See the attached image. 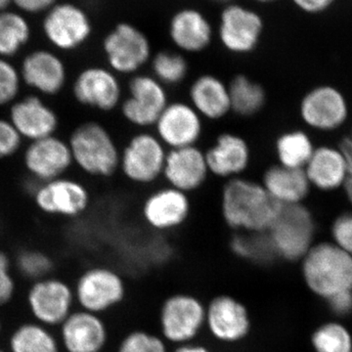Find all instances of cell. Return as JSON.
Masks as SVG:
<instances>
[{
	"mask_svg": "<svg viewBox=\"0 0 352 352\" xmlns=\"http://www.w3.org/2000/svg\"><path fill=\"white\" fill-rule=\"evenodd\" d=\"M59 328L60 344L66 352H103L107 346L108 326L101 315L74 310Z\"/></svg>",
	"mask_w": 352,
	"mask_h": 352,
	"instance_id": "22",
	"label": "cell"
},
{
	"mask_svg": "<svg viewBox=\"0 0 352 352\" xmlns=\"http://www.w3.org/2000/svg\"><path fill=\"white\" fill-rule=\"evenodd\" d=\"M259 182L280 205L302 204L309 192L310 183L303 168L273 164L261 173Z\"/></svg>",
	"mask_w": 352,
	"mask_h": 352,
	"instance_id": "27",
	"label": "cell"
},
{
	"mask_svg": "<svg viewBox=\"0 0 352 352\" xmlns=\"http://www.w3.org/2000/svg\"><path fill=\"white\" fill-rule=\"evenodd\" d=\"M329 305L337 314H346L352 310V291L342 292L328 298Z\"/></svg>",
	"mask_w": 352,
	"mask_h": 352,
	"instance_id": "43",
	"label": "cell"
},
{
	"mask_svg": "<svg viewBox=\"0 0 352 352\" xmlns=\"http://www.w3.org/2000/svg\"><path fill=\"white\" fill-rule=\"evenodd\" d=\"M263 32L261 16L240 4H229L220 15L217 36L222 47L237 56L251 54L258 48Z\"/></svg>",
	"mask_w": 352,
	"mask_h": 352,
	"instance_id": "17",
	"label": "cell"
},
{
	"mask_svg": "<svg viewBox=\"0 0 352 352\" xmlns=\"http://www.w3.org/2000/svg\"><path fill=\"white\" fill-rule=\"evenodd\" d=\"M228 80L231 117L250 120L258 117L267 104V91L256 78L245 73L234 74Z\"/></svg>",
	"mask_w": 352,
	"mask_h": 352,
	"instance_id": "28",
	"label": "cell"
},
{
	"mask_svg": "<svg viewBox=\"0 0 352 352\" xmlns=\"http://www.w3.org/2000/svg\"><path fill=\"white\" fill-rule=\"evenodd\" d=\"M346 164V178H344V186L346 189L347 198L352 204V140L351 138L344 139L340 148Z\"/></svg>",
	"mask_w": 352,
	"mask_h": 352,
	"instance_id": "42",
	"label": "cell"
},
{
	"mask_svg": "<svg viewBox=\"0 0 352 352\" xmlns=\"http://www.w3.org/2000/svg\"><path fill=\"white\" fill-rule=\"evenodd\" d=\"M168 36L175 50L188 56L208 50L214 41V32L203 13L186 8L178 11L171 18Z\"/></svg>",
	"mask_w": 352,
	"mask_h": 352,
	"instance_id": "26",
	"label": "cell"
},
{
	"mask_svg": "<svg viewBox=\"0 0 352 352\" xmlns=\"http://www.w3.org/2000/svg\"><path fill=\"white\" fill-rule=\"evenodd\" d=\"M8 120L22 138L31 142L55 135L60 124L54 109L36 95L14 102L10 106Z\"/></svg>",
	"mask_w": 352,
	"mask_h": 352,
	"instance_id": "23",
	"label": "cell"
},
{
	"mask_svg": "<svg viewBox=\"0 0 352 352\" xmlns=\"http://www.w3.org/2000/svg\"><path fill=\"white\" fill-rule=\"evenodd\" d=\"M302 274L308 288L325 298L352 291V256L337 245L310 248L303 256Z\"/></svg>",
	"mask_w": 352,
	"mask_h": 352,
	"instance_id": "5",
	"label": "cell"
},
{
	"mask_svg": "<svg viewBox=\"0 0 352 352\" xmlns=\"http://www.w3.org/2000/svg\"><path fill=\"white\" fill-rule=\"evenodd\" d=\"M148 68V72L170 91L186 87L191 78L188 58L175 50H164L154 53Z\"/></svg>",
	"mask_w": 352,
	"mask_h": 352,
	"instance_id": "30",
	"label": "cell"
},
{
	"mask_svg": "<svg viewBox=\"0 0 352 352\" xmlns=\"http://www.w3.org/2000/svg\"><path fill=\"white\" fill-rule=\"evenodd\" d=\"M351 140H352V138H351Z\"/></svg>",
	"mask_w": 352,
	"mask_h": 352,
	"instance_id": "52",
	"label": "cell"
},
{
	"mask_svg": "<svg viewBox=\"0 0 352 352\" xmlns=\"http://www.w3.org/2000/svg\"><path fill=\"white\" fill-rule=\"evenodd\" d=\"M333 237L336 245L352 256V214L340 215L333 222Z\"/></svg>",
	"mask_w": 352,
	"mask_h": 352,
	"instance_id": "41",
	"label": "cell"
},
{
	"mask_svg": "<svg viewBox=\"0 0 352 352\" xmlns=\"http://www.w3.org/2000/svg\"><path fill=\"white\" fill-rule=\"evenodd\" d=\"M160 335L168 344H191L206 327V305L190 293L166 296L160 307Z\"/></svg>",
	"mask_w": 352,
	"mask_h": 352,
	"instance_id": "7",
	"label": "cell"
},
{
	"mask_svg": "<svg viewBox=\"0 0 352 352\" xmlns=\"http://www.w3.org/2000/svg\"><path fill=\"white\" fill-rule=\"evenodd\" d=\"M76 303L91 314L103 315L126 300V280L109 266H92L83 271L74 287Z\"/></svg>",
	"mask_w": 352,
	"mask_h": 352,
	"instance_id": "9",
	"label": "cell"
},
{
	"mask_svg": "<svg viewBox=\"0 0 352 352\" xmlns=\"http://www.w3.org/2000/svg\"><path fill=\"white\" fill-rule=\"evenodd\" d=\"M204 150L212 179L222 183L249 175L254 149L245 134L232 129L219 131Z\"/></svg>",
	"mask_w": 352,
	"mask_h": 352,
	"instance_id": "11",
	"label": "cell"
},
{
	"mask_svg": "<svg viewBox=\"0 0 352 352\" xmlns=\"http://www.w3.org/2000/svg\"><path fill=\"white\" fill-rule=\"evenodd\" d=\"M282 208L259 179L250 175L222 182L220 186V219L232 232H267Z\"/></svg>",
	"mask_w": 352,
	"mask_h": 352,
	"instance_id": "1",
	"label": "cell"
},
{
	"mask_svg": "<svg viewBox=\"0 0 352 352\" xmlns=\"http://www.w3.org/2000/svg\"><path fill=\"white\" fill-rule=\"evenodd\" d=\"M43 31L55 47L71 51L87 43L92 28L89 18L80 7L63 3L50 9L43 21Z\"/></svg>",
	"mask_w": 352,
	"mask_h": 352,
	"instance_id": "21",
	"label": "cell"
},
{
	"mask_svg": "<svg viewBox=\"0 0 352 352\" xmlns=\"http://www.w3.org/2000/svg\"><path fill=\"white\" fill-rule=\"evenodd\" d=\"M314 149L309 138L302 131H289L280 134L274 143L277 164L305 170Z\"/></svg>",
	"mask_w": 352,
	"mask_h": 352,
	"instance_id": "32",
	"label": "cell"
},
{
	"mask_svg": "<svg viewBox=\"0 0 352 352\" xmlns=\"http://www.w3.org/2000/svg\"><path fill=\"white\" fill-rule=\"evenodd\" d=\"M23 163L32 179L39 183L62 177L74 164L68 141L56 135L32 141Z\"/></svg>",
	"mask_w": 352,
	"mask_h": 352,
	"instance_id": "20",
	"label": "cell"
},
{
	"mask_svg": "<svg viewBox=\"0 0 352 352\" xmlns=\"http://www.w3.org/2000/svg\"><path fill=\"white\" fill-rule=\"evenodd\" d=\"M2 333V321L1 318H0V335H1Z\"/></svg>",
	"mask_w": 352,
	"mask_h": 352,
	"instance_id": "50",
	"label": "cell"
},
{
	"mask_svg": "<svg viewBox=\"0 0 352 352\" xmlns=\"http://www.w3.org/2000/svg\"><path fill=\"white\" fill-rule=\"evenodd\" d=\"M22 136L10 120L0 118V161L17 154L22 146Z\"/></svg>",
	"mask_w": 352,
	"mask_h": 352,
	"instance_id": "39",
	"label": "cell"
},
{
	"mask_svg": "<svg viewBox=\"0 0 352 352\" xmlns=\"http://www.w3.org/2000/svg\"><path fill=\"white\" fill-rule=\"evenodd\" d=\"M20 9L25 12L36 13L50 8L55 0H12Z\"/></svg>",
	"mask_w": 352,
	"mask_h": 352,
	"instance_id": "44",
	"label": "cell"
},
{
	"mask_svg": "<svg viewBox=\"0 0 352 352\" xmlns=\"http://www.w3.org/2000/svg\"><path fill=\"white\" fill-rule=\"evenodd\" d=\"M8 352H61L59 338L50 328L38 322H25L14 329L9 337Z\"/></svg>",
	"mask_w": 352,
	"mask_h": 352,
	"instance_id": "31",
	"label": "cell"
},
{
	"mask_svg": "<svg viewBox=\"0 0 352 352\" xmlns=\"http://www.w3.org/2000/svg\"><path fill=\"white\" fill-rule=\"evenodd\" d=\"M185 99L208 124L231 117L228 80L212 72L198 74L186 85Z\"/></svg>",
	"mask_w": 352,
	"mask_h": 352,
	"instance_id": "19",
	"label": "cell"
},
{
	"mask_svg": "<svg viewBox=\"0 0 352 352\" xmlns=\"http://www.w3.org/2000/svg\"><path fill=\"white\" fill-rule=\"evenodd\" d=\"M12 0H0V13L6 11V8Z\"/></svg>",
	"mask_w": 352,
	"mask_h": 352,
	"instance_id": "47",
	"label": "cell"
},
{
	"mask_svg": "<svg viewBox=\"0 0 352 352\" xmlns=\"http://www.w3.org/2000/svg\"><path fill=\"white\" fill-rule=\"evenodd\" d=\"M214 1L220 2V3L226 4V6H229V4H232L234 0H214Z\"/></svg>",
	"mask_w": 352,
	"mask_h": 352,
	"instance_id": "48",
	"label": "cell"
},
{
	"mask_svg": "<svg viewBox=\"0 0 352 352\" xmlns=\"http://www.w3.org/2000/svg\"><path fill=\"white\" fill-rule=\"evenodd\" d=\"M256 2H261V3H268V2L276 1V0H254Z\"/></svg>",
	"mask_w": 352,
	"mask_h": 352,
	"instance_id": "49",
	"label": "cell"
},
{
	"mask_svg": "<svg viewBox=\"0 0 352 352\" xmlns=\"http://www.w3.org/2000/svg\"><path fill=\"white\" fill-rule=\"evenodd\" d=\"M193 208V197L161 183L147 190L139 212L148 228L168 233L184 226L191 219Z\"/></svg>",
	"mask_w": 352,
	"mask_h": 352,
	"instance_id": "8",
	"label": "cell"
},
{
	"mask_svg": "<svg viewBox=\"0 0 352 352\" xmlns=\"http://www.w3.org/2000/svg\"><path fill=\"white\" fill-rule=\"evenodd\" d=\"M16 267L23 277L32 283L51 276L54 263L45 252L38 250H23L16 258Z\"/></svg>",
	"mask_w": 352,
	"mask_h": 352,
	"instance_id": "36",
	"label": "cell"
},
{
	"mask_svg": "<svg viewBox=\"0 0 352 352\" xmlns=\"http://www.w3.org/2000/svg\"><path fill=\"white\" fill-rule=\"evenodd\" d=\"M168 150L152 131H134L120 146L119 175L136 188L151 189L163 182Z\"/></svg>",
	"mask_w": 352,
	"mask_h": 352,
	"instance_id": "3",
	"label": "cell"
},
{
	"mask_svg": "<svg viewBox=\"0 0 352 352\" xmlns=\"http://www.w3.org/2000/svg\"><path fill=\"white\" fill-rule=\"evenodd\" d=\"M117 352H170L168 344L161 337L149 331L136 329L120 340Z\"/></svg>",
	"mask_w": 352,
	"mask_h": 352,
	"instance_id": "37",
	"label": "cell"
},
{
	"mask_svg": "<svg viewBox=\"0 0 352 352\" xmlns=\"http://www.w3.org/2000/svg\"><path fill=\"white\" fill-rule=\"evenodd\" d=\"M312 344L316 352H352L351 333L340 324L322 326L312 336Z\"/></svg>",
	"mask_w": 352,
	"mask_h": 352,
	"instance_id": "35",
	"label": "cell"
},
{
	"mask_svg": "<svg viewBox=\"0 0 352 352\" xmlns=\"http://www.w3.org/2000/svg\"><path fill=\"white\" fill-rule=\"evenodd\" d=\"M68 143L74 164L85 175L97 179L119 175L122 143L103 122H80L72 131Z\"/></svg>",
	"mask_w": 352,
	"mask_h": 352,
	"instance_id": "2",
	"label": "cell"
},
{
	"mask_svg": "<svg viewBox=\"0 0 352 352\" xmlns=\"http://www.w3.org/2000/svg\"><path fill=\"white\" fill-rule=\"evenodd\" d=\"M16 282L12 263L6 252L0 250V307H6L15 296Z\"/></svg>",
	"mask_w": 352,
	"mask_h": 352,
	"instance_id": "40",
	"label": "cell"
},
{
	"mask_svg": "<svg viewBox=\"0 0 352 352\" xmlns=\"http://www.w3.org/2000/svg\"><path fill=\"white\" fill-rule=\"evenodd\" d=\"M0 352H8V351H4V349H0Z\"/></svg>",
	"mask_w": 352,
	"mask_h": 352,
	"instance_id": "51",
	"label": "cell"
},
{
	"mask_svg": "<svg viewBox=\"0 0 352 352\" xmlns=\"http://www.w3.org/2000/svg\"><path fill=\"white\" fill-rule=\"evenodd\" d=\"M205 329L220 344H240L251 335V312L236 296L219 294L206 305Z\"/></svg>",
	"mask_w": 352,
	"mask_h": 352,
	"instance_id": "15",
	"label": "cell"
},
{
	"mask_svg": "<svg viewBox=\"0 0 352 352\" xmlns=\"http://www.w3.org/2000/svg\"><path fill=\"white\" fill-rule=\"evenodd\" d=\"M19 71L25 85L46 96L59 94L68 82L64 62L48 50H36L28 54Z\"/></svg>",
	"mask_w": 352,
	"mask_h": 352,
	"instance_id": "24",
	"label": "cell"
},
{
	"mask_svg": "<svg viewBox=\"0 0 352 352\" xmlns=\"http://www.w3.org/2000/svg\"><path fill=\"white\" fill-rule=\"evenodd\" d=\"M75 303L74 288L60 278L50 276L32 282L28 289L27 305L34 321L50 329L64 323Z\"/></svg>",
	"mask_w": 352,
	"mask_h": 352,
	"instance_id": "16",
	"label": "cell"
},
{
	"mask_svg": "<svg viewBox=\"0 0 352 352\" xmlns=\"http://www.w3.org/2000/svg\"><path fill=\"white\" fill-rule=\"evenodd\" d=\"M31 29L24 17L14 12L0 13V57H12L29 41Z\"/></svg>",
	"mask_w": 352,
	"mask_h": 352,
	"instance_id": "34",
	"label": "cell"
},
{
	"mask_svg": "<svg viewBox=\"0 0 352 352\" xmlns=\"http://www.w3.org/2000/svg\"><path fill=\"white\" fill-rule=\"evenodd\" d=\"M107 66H88L76 76L72 87L75 100L82 107L109 115L118 113L126 82Z\"/></svg>",
	"mask_w": 352,
	"mask_h": 352,
	"instance_id": "10",
	"label": "cell"
},
{
	"mask_svg": "<svg viewBox=\"0 0 352 352\" xmlns=\"http://www.w3.org/2000/svg\"><path fill=\"white\" fill-rule=\"evenodd\" d=\"M20 71L6 58L0 57V107L17 100L22 85Z\"/></svg>",
	"mask_w": 352,
	"mask_h": 352,
	"instance_id": "38",
	"label": "cell"
},
{
	"mask_svg": "<svg viewBox=\"0 0 352 352\" xmlns=\"http://www.w3.org/2000/svg\"><path fill=\"white\" fill-rule=\"evenodd\" d=\"M173 352H212L205 344H198V342H191V344H182V346H175Z\"/></svg>",
	"mask_w": 352,
	"mask_h": 352,
	"instance_id": "46",
	"label": "cell"
},
{
	"mask_svg": "<svg viewBox=\"0 0 352 352\" xmlns=\"http://www.w3.org/2000/svg\"><path fill=\"white\" fill-rule=\"evenodd\" d=\"M170 100V90L145 71L126 80L118 113L131 131H152Z\"/></svg>",
	"mask_w": 352,
	"mask_h": 352,
	"instance_id": "4",
	"label": "cell"
},
{
	"mask_svg": "<svg viewBox=\"0 0 352 352\" xmlns=\"http://www.w3.org/2000/svg\"><path fill=\"white\" fill-rule=\"evenodd\" d=\"M300 113L308 126L319 131H333L346 120V99L336 88L317 87L303 97Z\"/></svg>",
	"mask_w": 352,
	"mask_h": 352,
	"instance_id": "25",
	"label": "cell"
},
{
	"mask_svg": "<svg viewBox=\"0 0 352 352\" xmlns=\"http://www.w3.org/2000/svg\"><path fill=\"white\" fill-rule=\"evenodd\" d=\"M210 178L203 145L168 150L162 183L193 197Z\"/></svg>",
	"mask_w": 352,
	"mask_h": 352,
	"instance_id": "18",
	"label": "cell"
},
{
	"mask_svg": "<svg viewBox=\"0 0 352 352\" xmlns=\"http://www.w3.org/2000/svg\"><path fill=\"white\" fill-rule=\"evenodd\" d=\"M310 185L321 190H333L344 185L346 159L340 150L321 147L314 150L305 168Z\"/></svg>",
	"mask_w": 352,
	"mask_h": 352,
	"instance_id": "29",
	"label": "cell"
},
{
	"mask_svg": "<svg viewBox=\"0 0 352 352\" xmlns=\"http://www.w3.org/2000/svg\"><path fill=\"white\" fill-rule=\"evenodd\" d=\"M296 6L309 13L320 12L332 4L333 0H293Z\"/></svg>",
	"mask_w": 352,
	"mask_h": 352,
	"instance_id": "45",
	"label": "cell"
},
{
	"mask_svg": "<svg viewBox=\"0 0 352 352\" xmlns=\"http://www.w3.org/2000/svg\"><path fill=\"white\" fill-rule=\"evenodd\" d=\"M207 122L185 98H171L152 131L168 150L201 145Z\"/></svg>",
	"mask_w": 352,
	"mask_h": 352,
	"instance_id": "14",
	"label": "cell"
},
{
	"mask_svg": "<svg viewBox=\"0 0 352 352\" xmlns=\"http://www.w3.org/2000/svg\"><path fill=\"white\" fill-rule=\"evenodd\" d=\"M32 180L30 193L34 205L43 214L76 219L85 214L91 205L89 189L80 180L65 176L43 183Z\"/></svg>",
	"mask_w": 352,
	"mask_h": 352,
	"instance_id": "13",
	"label": "cell"
},
{
	"mask_svg": "<svg viewBox=\"0 0 352 352\" xmlns=\"http://www.w3.org/2000/svg\"><path fill=\"white\" fill-rule=\"evenodd\" d=\"M266 233L277 258L296 261L302 258L311 248L314 219L302 204L283 206L277 219Z\"/></svg>",
	"mask_w": 352,
	"mask_h": 352,
	"instance_id": "12",
	"label": "cell"
},
{
	"mask_svg": "<svg viewBox=\"0 0 352 352\" xmlns=\"http://www.w3.org/2000/svg\"><path fill=\"white\" fill-rule=\"evenodd\" d=\"M232 233L229 247L238 258L258 263H270L277 258L267 233Z\"/></svg>",
	"mask_w": 352,
	"mask_h": 352,
	"instance_id": "33",
	"label": "cell"
},
{
	"mask_svg": "<svg viewBox=\"0 0 352 352\" xmlns=\"http://www.w3.org/2000/svg\"><path fill=\"white\" fill-rule=\"evenodd\" d=\"M106 66L124 80L145 72L151 61V41L142 30L129 23H120L103 41Z\"/></svg>",
	"mask_w": 352,
	"mask_h": 352,
	"instance_id": "6",
	"label": "cell"
}]
</instances>
